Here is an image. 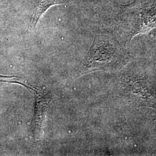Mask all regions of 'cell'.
<instances>
[{"instance_id": "cell-1", "label": "cell", "mask_w": 156, "mask_h": 156, "mask_svg": "<svg viewBox=\"0 0 156 156\" xmlns=\"http://www.w3.org/2000/svg\"><path fill=\"white\" fill-rule=\"evenodd\" d=\"M121 15L129 27L131 37L146 33L156 27V0H135L123 6Z\"/></svg>"}, {"instance_id": "cell-2", "label": "cell", "mask_w": 156, "mask_h": 156, "mask_svg": "<svg viewBox=\"0 0 156 156\" xmlns=\"http://www.w3.org/2000/svg\"><path fill=\"white\" fill-rule=\"evenodd\" d=\"M51 100L48 94H39L36 97L35 108L31 124V131L36 140H40L44 134V127L48 106Z\"/></svg>"}, {"instance_id": "cell-3", "label": "cell", "mask_w": 156, "mask_h": 156, "mask_svg": "<svg viewBox=\"0 0 156 156\" xmlns=\"http://www.w3.org/2000/svg\"><path fill=\"white\" fill-rule=\"evenodd\" d=\"M64 0H39L37 4L34 12L33 20L31 25L33 28H35L40 17L44 14L50 7L54 5L61 4L63 3Z\"/></svg>"}]
</instances>
